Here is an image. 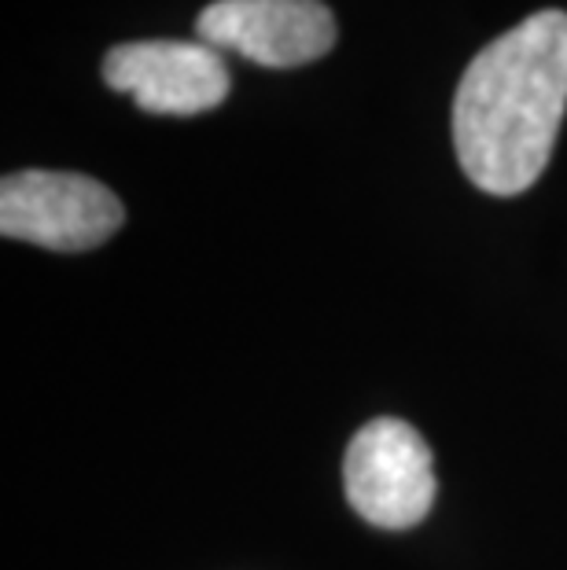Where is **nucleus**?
I'll return each mask as SVG.
<instances>
[{
	"instance_id": "obj_1",
	"label": "nucleus",
	"mask_w": 567,
	"mask_h": 570,
	"mask_svg": "<svg viewBox=\"0 0 567 570\" xmlns=\"http://www.w3.org/2000/svg\"><path fill=\"white\" fill-rule=\"evenodd\" d=\"M567 111V11L546 8L468 63L453 96V148L487 196H520L546 174Z\"/></svg>"
},
{
	"instance_id": "obj_2",
	"label": "nucleus",
	"mask_w": 567,
	"mask_h": 570,
	"mask_svg": "<svg viewBox=\"0 0 567 570\" xmlns=\"http://www.w3.org/2000/svg\"><path fill=\"white\" fill-rule=\"evenodd\" d=\"M343 487L365 523L380 530L417 527L436 504L431 445L405 420H369L346 445Z\"/></svg>"
},
{
	"instance_id": "obj_3",
	"label": "nucleus",
	"mask_w": 567,
	"mask_h": 570,
	"mask_svg": "<svg viewBox=\"0 0 567 570\" xmlns=\"http://www.w3.org/2000/svg\"><path fill=\"white\" fill-rule=\"evenodd\" d=\"M126 222L123 199L86 174L19 169L0 185V233L48 250H92Z\"/></svg>"
},
{
	"instance_id": "obj_4",
	"label": "nucleus",
	"mask_w": 567,
	"mask_h": 570,
	"mask_svg": "<svg viewBox=\"0 0 567 570\" xmlns=\"http://www.w3.org/2000/svg\"><path fill=\"white\" fill-rule=\"evenodd\" d=\"M199 41L270 70L306 67L335 48V16L324 0H214L196 19Z\"/></svg>"
},
{
	"instance_id": "obj_5",
	"label": "nucleus",
	"mask_w": 567,
	"mask_h": 570,
	"mask_svg": "<svg viewBox=\"0 0 567 570\" xmlns=\"http://www.w3.org/2000/svg\"><path fill=\"white\" fill-rule=\"evenodd\" d=\"M104 81L148 115H203L225 104L228 67L207 41H129L104 56Z\"/></svg>"
}]
</instances>
